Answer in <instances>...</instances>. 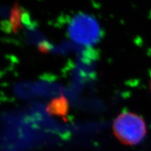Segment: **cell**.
Here are the masks:
<instances>
[{
    "mask_svg": "<svg viewBox=\"0 0 151 151\" xmlns=\"http://www.w3.org/2000/svg\"><path fill=\"white\" fill-rule=\"evenodd\" d=\"M22 17V12L19 6H15L13 8L11 16V23L12 28L16 29L21 24V19Z\"/></svg>",
    "mask_w": 151,
    "mask_h": 151,
    "instance_id": "4",
    "label": "cell"
},
{
    "mask_svg": "<svg viewBox=\"0 0 151 151\" xmlns=\"http://www.w3.org/2000/svg\"><path fill=\"white\" fill-rule=\"evenodd\" d=\"M69 109V102L65 96H60L52 99L47 106L46 110L49 113L58 116H65Z\"/></svg>",
    "mask_w": 151,
    "mask_h": 151,
    "instance_id": "3",
    "label": "cell"
},
{
    "mask_svg": "<svg viewBox=\"0 0 151 151\" xmlns=\"http://www.w3.org/2000/svg\"><path fill=\"white\" fill-rule=\"evenodd\" d=\"M150 90H151V78H150Z\"/></svg>",
    "mask_w": 151,
    "mask_h": 151,
    "instance_id": "5",
    "label": "cell"
},
{
    "mask_svg": "<svg viewBox=\"0 0 151 151\" xmlns=\"http://www.w3.org/2000/svg\"><path fill=\"white\" fill-rule=\"evenodd\" d=\"M68 33L76 42L90 46L99 41L101 30L94 17L86 14H79L69 22Z\"/></svg>",
    "mask_w": 151,
    "mask_h": 151,
    "instance_id": "2",
    "label": "cell"
},
{
    "mask_svg": "<svg viewBox=\"0 0 151 151\" xmlns=\"http://www.w3.org/2000/svg\"><path fill=\"white\" fill-rule=\"evenodd\" d=\"M113 131L120 142L127 146H136L145 139L147 127L144 119L139 115L123 112L115 119Z\"/></svg>",
    "mask_w": 151,
    "mask_h": 151,
    "instance_id": "1",
    "label": "cell"
}]
</instances>
